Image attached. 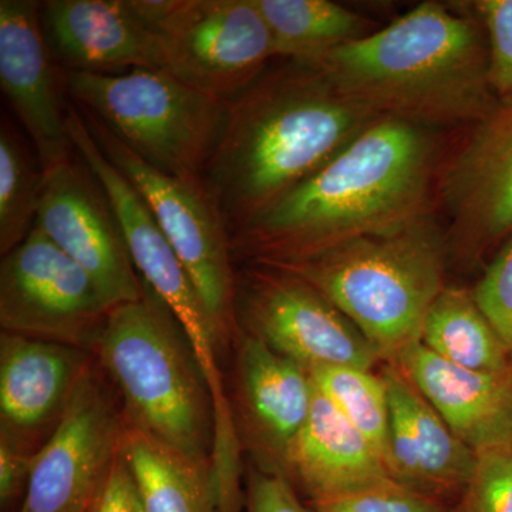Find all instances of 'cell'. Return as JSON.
I'll use <instances>...</instances> for the list:
<instances>
[{
	"label": "cell",
	"instance_id": "obj_1",
	"mask_svg": "<svg viewBox=\"0 0 512 512\" xmlns=\"http://www.w3.org/2000/svg\"><path fill=\"white\" fill-rule=\"evenodd\" d=\"M437 163L434 130L379 117L231 235L232 254L254 265L289 264L430 214Z\"/></svg>",
	"mask_w": 512,
	"mask_h": 512
},
{
	"label": "cell",
	"instance_id": "obj_2",
	"mask_svg": "<svg viewBox=\"0 0 512 512\" xmlns=\"http://www.w3.org/2000/svg\"><path fill=\"white\" fill-rule=\"evenodd\" d=\"M318 63L284 60L228 104L204 175L229 238L311 177L373 121Z\"/></svg>",
	"mask_w": 512,
	"mask_h": 512
},
{
	"label": "cell",
	"instance_id": "obj_3",
	"mask_svg": "<svg viewBox=\"0 0 512 512\" xmlns=\"http://www.w3.org/2000/svg\"><path fill=\"white\" fill-rule=\"evenodd\" d=\"M416 8L318 62L350 99L377 116L431 130L477 124L498 107L480 19L464 3Z\"/></svg>",
	"mask_w": 512,
	"mask_h": 512
},
{
	"label": "cell",
	"instance_id": "obj_4",
	"mask_svg": "<svg viewBox=\"0 0 512 512\" xmlns=\"http://www.w3.org/2000/svg\"><path fill=\"white\" fill-rule=\"evenodd\" d=\"M450 255L448 234L430 212L271 268L312 285L352 320L383 362H393L420 342L424 319L446 288Z\"/></svg>",
	"mask_w": 512,
	"mask_h": 512
},
{
	"label": "cell",
	"instance_id": "obj_5",
	"mask_svg": "<svg viewBox=\"0 0 512 512\" xmlns=\"http://www.w3.org/2000/svg\"><path fill=\"white\" fill-rule=\"evenodd\" d=\"M92 353L119 389L126 427L211 466L210 393L183 330L156 293L146 285L140 301L111 309Z\"/></svg>",
	"mask_w": 512,
	"mask_h": 512
},
{
	"label": "cell",
	"instance_id": "obj_6",
	"mask_svg": "<svg viewBox=\"0 0 512 512\" xmlns=\"http://www.w3.org/2000/svg\"><path fill=\"white\" fill-rule=\"evenodd\" d=\"M60 80L76 107L146 163L181 180L204 181L227 123V103L161 69L60 70Z\"/></svg>",
	"mask_w": 512,
	"mask_h": 512
},
{
	"label": "cell",
	"instance_id": "obj_7",
	"mask_svg": "<svg viewBox=\"0 0 512 512\" xmlns=\"http://www.w3.org/2000/svg\"><path fill=\"white\" fill-rule=\"evenodd\" d=\"M153 30L161 70L231 103L276 59L255 0H128Z\"/></svg>",
	"mask_w": 512,
	"mask_h": 512
},
{
	"label": "cell",
	"instance_id": "obj_8",
	"mask_svg": "<svg viewBox=\"0 0 512 512\" xmlns=\"http://www.w3.org/2000/svg\"><path fill=\"white\" fill-rule=\"evenodd\" d=\"M80 113L104 156L133 184L153 212L227 349L238 330L237 274L227 225L204 181L181 180L157 170L124 146L99 120L82 110Z\"/></svg>",
	"mask_w": 512,
	"mask_h": 512
},
{
	"label": "cell",
	"instance_id": "obj_9",
	"mask_svg": "<svg viewBox=\"0 0 512 512\" xmlns=\"http://www.w3.org/2000/svg\"><path fill=\"white\" fill-rule=\"evenodd\" d=\"M237 328L306 370H373L382 357L352 320L298 276L254 265L237 275Z\"/></svg>",
	"mask_w": 512,
	"mask_h": 512
},
{
	"label": "cell",
	"instance_id": "obj_10",
	"mask_svg": "<svg viewBox=\"0 0 512 512\" xmlns=\"http://www.w3.org/2000/svg\"><path fill=\"white\" fill-rule=\"evenodd\" d=\"M110 311L92 276L39 228L2 256L3 332L92 352Z\"/></svg>",
	"mask_w": 512,
	"mask_h": 512
},
{
	"label": "cell",
	"instance_id": "obj_11",
	"mask_svg": "<svg viewBox=\"0 0 512 512\" xmlns=\"http://www.w3.org/2000/svg\"><path fill=\"white\" fill-rule=\"evenodd\" d=\"M94 360L36 451L18 512L92 511L126 430L123 410Z\"/></svg>",
	"mask_w": 512,
	"mask_h": 512
},
{
	"label": "cell",
	"instance_id": "obj_12",
	"mask_svg": "<svg viewBox=\"0 0 512 512\" xmlns=\"http://www.w3.org/2000/svg\"><path fill=\"white\" fill-rule=\"evenodd\" d=\"M35 227L92 276L110 309L143 298L146 285L134 268L119 222L76 153L45 173Z\"/></svg>",
	"mask_w": 512,
	"mask_h": 512
},
{
	"label": "cell",
	"instance_id": "obj_13",
	"mask_svg": "<svg viewBox=\"0 0 512 512\" xmlns=\"http://www.w3.org/2000/svg\"><path fill=\"white\" fill-rule=\"evenodd\" d=\"M450 218L451 251L474 262L512 234V107L498 106L473 131L437 181Z\"/></svg>",
	"mask_w": 512,
	"mask_h": 512
},
{
	"label": "cell",
	"instance_id": "obj_14",
	"mask_svg": "<svg viewBox=\"0 0 512 512\" xmlns=\"http://www.w3.org/2000/svg\"><path fill=\"white\" fill-rule=\"evenodd\" d=\"M232 412L242 448L262 470H284L286 454L311 413L313 387L305 367L237 330Z\"/></svg>",
	"mask_w": 512,
	"mask_h": 512
},
{
	"label": "cell",
	"instance_id": "obj_15",
	"mask_svg": "<svg viewBox=\"0 0 512 512\" xmlns=\"http://www.w3.org/2000/svg\"><path fill=\"white\" fill-rule=\"evenodd\" d=\"M0 87L35 146L45 173L74 157L60 72L40 23V3L0 0Z\"/></svg>",
	"mask_w": 512,
	"mask_h": 512
},
{
	"label": "cell",
	"instance_id": "obj_16",
	"mask_svg": "<svg viewBox=\"0 0 512 512\" xmlns=\"http://www.w3.org/2000/svg\"><path fill=\"white\" fill-rule=\"evenodd\" d=\"M380 377L390 407V463L397 483L456 508L477 456L441 419L423 394L387 362Z\"/></svg>",
	"mask_w": 512,
	"mask_h": 512
},
{
	"label": "cell",
	"instance_id": "obj_17",
	"mask_svg": "<svg viewBox=\"0 0 512 512\" xmlns=\"http://www.w3.org/2000/svg\"><path fill=\"white\" fill-rule=\"evenodd\" d=\"M40 23L50 55L64 70L161 69L157 36L128 0H47L40 3Z\"/></svg>",
	"mask_w": 512,
	"mask_h": 512
},
{
	"label": "cell",
	"instance_id": "obj_18",
	"mask_svg": "<svg viewBox=\"0 0 512 512\" xmlns=\"http://www.w3.org/2000/svg\"><path fill=\"white\" fill-rule=\"evenodd\" d=\"M389 363L402 370L476 456L512 443V369L501 373L464 369L421 342L407 346Z\"/></svg>",
	"mask_w": 512,
	"mask_h": 512
},
{
	"label": "cell",
	"instance_id": "obj_19",
	"mask_svg": "<svg viewBox=\"0 0 512 512\" xmlns=\"http://www.w3.org/2000/svg\"><path fill=\"white\" fill-rule=\"evenodd\" d=\"M282 473L309 504L396 481L379 451L316 389Z\"/></svg>",
	"mask_w": 512,
	"mask_h": 512
},
{
	"label": "cell",
	"instance_id": "obj_20",
	"mask_svg": "<svg viewBox=\"0 0 512 512\" xmlns=\"http://www.w3.org/2000/svg\"><path fill=\"white\" fill-rule=\"evenodd\" d=\"M93 360L89 350L2 332L0 420L3 429L29 440L32 434L50 424L56 426Z\"/></svg>",
	"mask_w": 512,
	"mask_h": 512
},
{
	"label": "cell",
	"instance_id": "obj_21",
	"mask_svg": "<svg viewBox=\"0 0 512 512\" xmlns=\"http://www.w3.org/2000/svg\"><path fill=\"white\" fill-rule=\"evenodd\" d=\"M121 454L147 512H217L210 464L126 427Z\"/></svg>",
	"mask_w": 512,
	"mask_h": 512
},
{
	"label": "cell",
	"instance_id": "obj_22",
	"mask_svg": "<svg viewBox=\"0 0 512 512\" xmlns=\"http://www.w3.org/2000/svg\"><path fill=\"white\" fill-rule=\"evenodd\" d=\"M274 39L276 59L318 63L376 32L372 20L330 0H255Z\"/></svg>",
	"mask_w": 512,
	"mask_h": 512
},
{
	"label": "cell",
	"instance_id": "obj_23",
	"mask_svg": "<svg viewBox=\"0 0 512 512\" xmlns=\"http://www.w3.org/2000/svg\"><path fill=\"white\" fill-rule=\"evenodd\" d=\"M420 342L464 369L488 373L512 369L507 346L467 289L444 288L424 319Z\"/></svg>",
	"mask_w": 512,
	"mask_h": 512
},
{
	"label": "cell",
	"instance_id": "obj_24",
	"mask_svg": "<svg viewBox=\"0 0 512 512\" xmlns=\"http://www.w3.org/2000/svg\"><path fill=\"white\" fill-rule=\"evenodd\" d=\"M45 171L28 153L12 124L0 126V254L22 244L36 224Z\"/></svg>",
	"mask_w": 512,
	"mask_h": 512
},
{
	"label": "cell",
	"instance_id": "obj_25",
	"mask_svg": "<svg viewBox=\"0 0 512 512\" xmlns=\"http://www.w3.org/2000/svg\"><path fill=\"white\" fill-rule=\"evenodd\" d=\"M308 372L315 389L370 441L392 471L390 407L382 377L373 370L348 366L315 367Z\"/></svg>",
	"mask_w": 512,
	"mask_h": 512
},
{
	"label": "cell",
	"instance_id": "obj_26",
	"mask_svg": "<svg viewBox=\"0 0 512 512\" xmlns=\"http://www.w3.org/2000/svg\"><path fill=\"white\" fill-rule=\"evenodd\" d=\"M485 30L488 83L498 106L512 107V0L468 2Z\"/></svg>",
	"mask_w": 512,
	"mask_h": 512
},
{
	"label": "cell",
	"instance_id": "obj_27",
	"mask_svg": "<svg viewBox=\"0 0 512 512\" xmlns=\"http://www.w3.org/2000/svg\"><path fill=\"white\" fill-rule=\"evenodd\" d=\"M454 512H512V443L477 454Z\"/></svg>",
	"mask_w": 512,
	"mask_h": 512
},
{
	"label": "cell",
	"instance_id": "obj_28",
	"mask_svg": "<svg viewBox=\"0 0 512 512\" xmlns=\"http://www.w3.org/2000/svg\"><path fill=\"white\" fill-rule=\"evenodd\" d=\"M309 505L313 512H454L443 501L397 481Z\"/></svg>",
	"mask_w": 512,
	"mask_h": 512
},
{
	"label": "cell",
	"instance_id": "obj_29",
	"mask_svg": "<svg viewBox=\"0 0 512 512\" xmlns=\"http://www.w3.org/2000/svg\"><path fill=\"white\" fill-rule=\"evenodd\" d=\"M471 292L512 357V234L501 244Z\"/></svg>",
	"mask_w": 512,
	"mask_h": 512
},
{
	"label": "cell",
	"instance_id": "obj_30",
	"mask_svg": "<svg viewBox=\"0 0 512 512\" xmlns=\"http://www.w3.org/2000/svg\"><path fill=\"white\" fill-rule=\"evenodd\" d=\"M245 505L247 512H313L284 473L256 466L249 470Z\"/></svg>",
	"mask_w": 512,
	"mask_h": 512
},
{
	"label": "cell",
	"instance_id": "obj_31",
	"mask_svg": "<svg viewBox=\"0 0 512 512\" xmlns=\"http://www.w3.org/2000/svg\"><path fill=\"white\" fill-rule=\"evenodd\" d=\"M36 451L30 441L6 429H0V504L9 508L25 497Z\"/></svg>",
	"mask_w": 512,
	"mask_h": 512
},
{
	"label": "cell",
	"instance_id": "obj_32",
	"mask_svg": "<svg viewBox=\"0 0 512 512\" xmlns=\"http://www.w3.org/2000/svg\"><path fill=\"white\" fill-rule=\"evenodd\" d=\"M90 512H147L121 450Z\"/></svg>",
	"mask_w": 512,
	"mask_h": 512
}]
</instances>
